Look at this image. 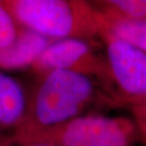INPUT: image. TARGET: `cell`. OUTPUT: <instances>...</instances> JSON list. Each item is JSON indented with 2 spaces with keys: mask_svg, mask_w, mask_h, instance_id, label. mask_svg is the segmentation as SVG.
I'll return each mask as SVG.
<instances>
[{
  "mask_svg": "<svg viewBox=\"0 0 146 146\" xmlns=\"http://www.w3.org/2000/svg\"><path fill=\"white\" fill-rule=\"evenodd\" d=\"M106 46L109 75L124 101L134 106H146V53L101 31Z\"/></svg>",
  "mask_w": 146,
  "mask_h": 146,
  "instance_id": "277c9868",
  "label": "cell"
},
{
  "mask_svg": "<svg viewBox=\"0 0 146 146\" xmlns=\"http://www.w3.org/2000/svg\"><path fill=\"white\" fill-rule=\"evenodd\" d=\"M102 30L146 53V18L121 19L103 13Z\"/></svg>",
  "mask_w": 146,
  "mask_h": 146,
  "instance_id": "ba28073f",
  "label": "cell"
},
{
  "mask_svg": "<svg viewBox=\"0 0 146 146\" xmlns=\"http://www.w3.org/2000/svg\"><path fill=\"white\" fill-rule=\"evenodd\" d=\"M31 104V116L19 128H51L79 117L95 93L89 76L71 70L49 71L43 75Z\"/></svg>",
  "mask_w": 146,
  "mask_h": 146,
  "instance_id": "7a4b0ae2",
  "label": "cell"
},
{
  "mask_svg": "<svg viewBox=\"0 0 146 146\" xmlns=\"http://www.w3.org/2000/svg\"><path fill=\"white\" fill-rule=\"evenodd\" d=\"M139 127L146 134V106H134Z\"/></svg>",
  "mask_w": 146,
  "mask_h": 146,
  "instance_id": "8fae6325",
  "label": "cell"
},
{
  "mask_svg": "<svg viewBox=\"0 0 146 146\" xmlns=\"http://www.w3.org/2000/svg\"><path fill=\"white\" fill-rule=\"evenodd\" d=\"M50 42L43 35L20 27L15 41L0 50V68L14 70L31 66Z\"/></svg>",
  "mask_w": 146,
  "mask_h": 146,
  "instance_id": "8992f818",
  "label": "cell"
},
{
  "mask_svg": "<svg viewBox=\"0 0 146 146\" xmlns=\"http://www.w3.org/2000/svg\"><path fill=\"white\" fill-rule=\"evenodd\" d=\"M26 95L18 82L0 72V126L18 128L28 112Z\"/></svg>",
  "mask_w": 146,
  "mask_h": 146,
  "instance_id": "52a82bcc",
  "label": "cell"
},
{
  "mask_svg": "<svg viewBox=\"0 0 146 146\" xmlns=\"http://www.w3.org/2000/svg\"></svg>",
  "mask_w": 146,
  "mask_h": 146,
  "instance_id": "4fadbf2b",
  "label": "cell"
},
{
  "mask_svg": "<svg viewBox=\"0 0 146 146\" xmlns=\"http://www.w3.org/2000/svg\"><path fill=\"white\" fill-rule=\"evenodd\" d=\"M19 30L20 26L0 1V50L15 41Z\"/></svg>",
  "mask_w": 146,
  "mask_h": 146,
  "instance_id": "30bf717a",
  "label": "cell"
},
{
  "mask_svg": "<svg viewBox=\"0 0 146 146\" xmlns=\"http://www.w3.org/2000/svg\"><path fill=\"white\" fill-rule=\"evenodd\" d=\"M135 124L124 118L77 117L51 128H19L13 141L50 146H128Z\"/></svg>",
  "mask_w": 146,
  "mask_h": 146,
  "instance_id": "3957f363",
  "label": "cell"
},
{
  "mask_svg": "<svg viewBox=\"0 0 146 146\" xmlns=\"http://www.w3.org/2000/svg\"><path fill=\"white\" fill-rule=\"evenodd\" d=\"M0 146H50L44 143H36V142H19L15 141H0Z\"/></svg>",
  "mask_w": 146,
  "mask_h": 146,
  "instance_id": "7c38bea8",
  "label": "cell"
},
{
  "mask_svg": "<svg viewBox=\"0 0 146 146\" xmlns=\"http://www.w3.org/2000/svg\"><path fill=\"white\" fill-rule=\"evenodd\" d=\"M102 13L121 19L146 18V0H112L104 2Z\"/></svg>",
  "mask_w": 146,
  "mask_h": 146,
  "instance_id": "9c48e42d",
  "label": "cell"
},
{
  "mask_svg": "<svg viewBox=\"0 0 146 146\" xmlns=\"http://www.w3.org/2000/svg\"><path fill=\"white\" fill-rule=\"evenodd\" d=\"M20 27L50 41L100 35V11L82 1L66 0H3Z\"/></svg>",
  "mask_w": 146,
  "mask_h": 146,
  "instance_id": "6da1fadb",
  "label": "cell"
},
{
  "mask_svg": "<svg viewBox=\"0 0 146 146\" xmlns=\"http://www.w3.org/2000/svg\"><path fill=\"white\" fill-rule=\"evenodd\" d=\"M31 68L43 75L49 71L63 69L86 76H110L107 63L104 64L95 56L89 44L79 38L51 41Z\"/></svg>",
  "mask_w": 146,
  "mask_h": 146,
  "instance_id": "5b68a950",
  "label": "cell"
}]
</instances>
